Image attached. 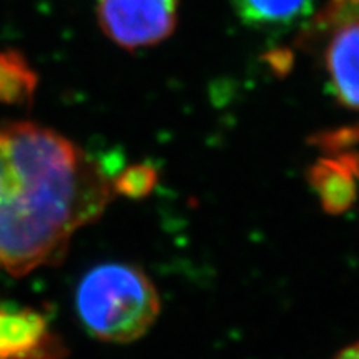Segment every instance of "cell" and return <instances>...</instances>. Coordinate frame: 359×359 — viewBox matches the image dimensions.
Masks as SVG:
<instances>
[{
  "instance_id": "1",
  "label": "cell",
  "mask_w": 359,
  "mask_h": 359,
  "mask_svg": "<svg viewBox=\"0 0 359 359\" xmlns=\"http://www.w3.org/2000/svg\"><path fill=\"white\" fill-rule=\"evenodd\" d=\"M114 193V178L64 135L0 123V271L24 276L57 263Z\"/></svg>"
},
{
  "instance_id": "2",
  "label": "cell",
  "mask_w": 359,
  "mask_h": 359,
  "mask_svg": "<svg viewBox=\"0 0 359 359\" xmlns=\"http://www.w3.org/2000/svg\"><path fill=\"white\" fill-rule=\"evenodd\" d=\"M75 306L93 338L105 343H132L154 326L160 296L142 269L123 263L92 268L80 281Z\"/></svg>"
},
{
  "instance_id": "10",
  "label": "cell",
  "mask_w": 359,
  "mask_h": 359,
  "mask_svg": "<svg viewBox=\"0 0 359 359\" xmlns=\"http://www.w3.org/2000/svg\"><path fill=\"white\" fill-rule=\"evenodd\" d=\"M351 19H359V0H330L318 15L316 27L330 29Z\"/></svg>"
},
{
  "instance_id": "5",
  "label": "cell",
  "mask_w": 359,
  "mask_h": 359,
  "mask_svg": "<svg viewBox=\"0 0 359 359\" xmlns=\"http://www.w3.org/2000/svg\"><path fill=\"white\" fill-rule=\"evenodd\" d=\"M325 50V69L341 105L359 110V19L333 27Z\"/></svg>"
},
{
  "instance_id": "8",
  "label": "cell",
  "mask_w": 359,
  "mask_h": 359,
  "mask_svg": "<svg viewBox=\"0 0 359 359\" xmlns=\"http://www.w3.org/2000/svg\"><path fill=\"white\" fill-rule=\"evenodd\" d=\"M35 83L37 79L24 58L17 55L0 57V98L8 102H27L34 95Z\"/></svg>"
},
{
  "instance_id": "7",
  "label": "cell",
  "mask_w": 359,
  "mask_h": 359,
  "mask_svg": "<svg viewBox=\"0 0 359 359\" xmlns=\"http://www.w3.org/2000/svg\"><path fill=\"white\" fill-rule=\"evenodd\" d=\"M316 0H230L236 17L259 32H286L306 20Z\"/></svg>"
},
{
  "instance_id": "3",
  "label": "cell",
  "mask_w": 359,
  "mask_h": 359,
  "mask_svg": "<svg viewBox=\"0 0 359 359\" xmlns=\"http://www.w3.org/2000/svg\"><path fill=\"white\" fill-rule=\"evenodd\" d=\"M180 0H98L97 19L103 34L127 50L167 40L178 22Z\"/></svg>"
},
{
  "instance_id": "11",
  "label": "cell",
  "mask_w": 359,
  "mask_h": 359,
  "mask_svg": "<svg viewBox=\"0 0 359 359\" xmlns=\"http://www.w3.org/2000/svg\"><path fill=\"white\" fill-rule=\"evenodd\" d=\"M334 359H359V341L354 344H349L344 349L336 354Z\"/></svg>"
},
{
  "instance_id": "9",
  "label": "cell",
  "mask_w": 359,
  "mask_h": 359,
  "mask_svg": "<svg viewBox=\"0 0 359 359\" xmlns=\"http://www.w3.org/2000/svg\"><path fill=\"white\" fill-rule=\"evenodd\" d=\"M156 178V170L150 165H133L114 178V191L128 198H142L154 190Z\"/></svg>"
},
{
  "instance_id": "4",
  "label": "cell",
  "mask_w": 359,
  "mask_h": 359,
  "mask_svg": "<svg viewBox=\"0 0 359 359\" xmlns=\"http://www.w3.org/2000/svg\"><path fill=\"white\" fill-rule=\"evenodd\" d=\"M64 346L32 308L0 306V359H62Z\"/></svg>"
},
{
  "instance_id": "6",
  "label": "cell",
  "mask_w": 359,
  "mask_h": 359,
  "mask_svg": "<svg viewBox=\"0 0 359 359\" xmlns=\"http://www.w3.org/2000/svg\"><path fill=\"white\" fill-rule=\"evenodd\" d=\"M358 178L359 158L356 155L323 158L309 170V183L330 213H343L354 203Z\"/></svg>"
}]
</instances>
